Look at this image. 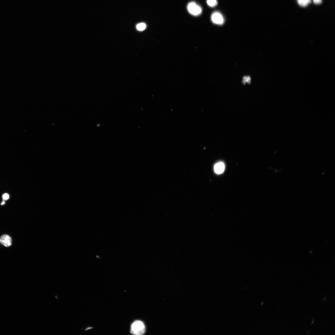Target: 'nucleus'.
<instances>
[{
    "instance_id": "f257e3e1",
    "label": "nucleus",
    "mask_w": 335,
    "mask_h": 335,
    "mask_svg": "<svg viewBox=\"0 0 335 335\" xmlns=\"http://www.w3.org/2000/svg\"><path fill=\"white\" fill-rule=\"evenodd\" d=\"M145 330L144 323L141 321L136 320L131 325V333L134 335H141L145 333Z\"/></svg>"
},
{
    "instance_id": "f03ea898",
    "label": "nucleus",
    "mask_w": 335,
    "mask_h": 335,
    "mask_svg": "<svg viewBox=\"0 0 335 335\" xmlns=\"http://www.w3.org/2000/svg\"><path fill=\"white\" fill-rule=\"evenodd\" d=\"M187 9L190 14L195 16L200 15L202 12L201 7L194 2H191L188 4Z\"/></svg>"
},
{
    "instance_id": "7ed1b4c3",
    "label": "nucleus",
    "mask_w": 335,
    "mask_h": 335,
    "mask_svg": "<svg viewBox=\"0 0 335 335\" xmlns=\"http://www.w3.org/2000/svg\"><path fill=\"white\" fill-rule=\"evenodd\" d=\"M211 19L213 23L218 25H222L224 22L223 16L218 11H215L213 13L211 16Z\"/></svg>"
},
{
    "instance_id": "20e7f679",
    "label": "nucleus",
    "mask_w": 335,
    "mask_h": 335,
    "mask_svg": "<svg viewBox=\"0 0 335 335\" xmlns=\"http://www.w3.org/2000/svg\"><path fill=\"white\" fill-rule=\"evenodd\" d=\"M0 243L5 247H10L12 244L11 239L8 235H2L0 237Z\"/></svg>"
},
{
    "instance_id": "39448f33",
    "label": "nucleus",
    "mask_w": 335,
    "mask_h": 335,
    "mask_svg": "<svg viewBox=\"0 0 335 335\" xmlns=\"http://www.w3.org/2000/svg\"><path fill=\"white\" fill-rule=\"evenodd\" d=\"M225 168V164L222 162H220L216 163L214 167V171L217 174L222 173L224 171Z\"/></svg>"
},
{
    "instance_id": "423d86ee",
    "label": "nucleus",
    "mask_w": 335,
    "mask_h": 335,
    "mask_svg": "<svg viewBox=\"0 0 335 335\" xmlns=\"http://www.w3.org/2000/svg\"><path fill=\"white\" fill-rule=\"evenodd\" d=\"M298 4L301 7H306L311 2V0H297Z\"/></svg>"
},
{
    "instance_id": "0eeeda50",
    "label": "nucleus",
    "mask_w": 335,
    "mask_h": 335,
    "mask_svg": "<svg viewBox=\"0 0 335 335\" xmlns=\"http://www.w3.org/2000/svg\"><path fill=\"white\" fill-rule=\"evenodd\" d=\"M206 2L208 5L211 7H215L217 4V0H207Z\"/></svg>"
},
{
    "instance_id": "6e6552de",
    "label": "nucleus",
    "mask_w": 335,
    "mask_h": 335,
    "mask_svg": "<svg viewBox=\"0 0 335 335\" xmlns=\"http://www.w3.org/2000/svg\"><path fill=\"white\" fill-rule=\"evenodd\" d=\"M146 27V24L144 23H141L138 24L136 26V29L139 31H141L144 30Z\"/></svg>"
},
{
    "instance_id": "1a4fd4ad",
    "label": "nucleus",
    "mask_w": 335,
    "mask_h": 335,
    "mask_svg": "<svg viewBox=\"0 0 335 335\" xmlns=\"http://www.w3.org/2000/svg\"><path fill=\"white\" fill-rule=\"evenodd\" d=\"M251 78L249 77L245 76L243 78V82L244 84L246 83H249L250 82Z\"/></svg>"
},
{
    "instance_id": "9d476101",
    "label": "nucleus",
    "mask_w": 335,
    "mask_h": 335,
    "mask_svg": "<svg viewBox=\"0 0 335 335\" xmlns=\"http://www.w3.org/2000/svg\"><path fill=\"white\" fill-rule=\"evenodd\" d=\"M3 199L4 200H7L9 198V194L7 193H5L2 195Z\"/></svg>"
},
{
    "instance_id": "9b49d317",
    "label": "nucleus",
    "mask_w": 335,
    "mask_h": 335,
    "mask_svg": "<svg viewBox=\"0 0 335 335\" xmlns=\"http://www.w3.org/2000/svg\"><path fill=\"white\" fill-rule=\"evenodd\" d=\"M314 3L316 4H319L322 2V0H313Z\"/></svg>"
},
{
    "instance_id": "f8f14e48",
    "label": "nucleus",
    "mask_w": 335,
    "mask_h": 335,
    "mask_svg": "<svg viewBox=\"0 0 335 335\" xmlns=\"http://www.w3.org/2000/svg\"><path fill=\"white\" fill-rule=\"evenodd\" d=\"M5 202L4 201H3L1 202V205H3L5 204Z\"/></svg>"
}]
</instances>
